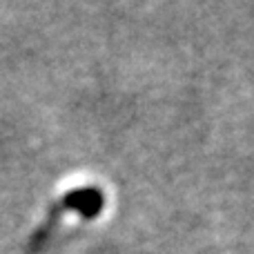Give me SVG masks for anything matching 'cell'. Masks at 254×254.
Masks as SVG:
<instances>
[{
  "label": "cell",
  "instance_id": "6da1fadb",
  "mask_svg": "<svg viewBox=\"0 0 254 254\" xmlns=\"http://www.w3.org/2000/svg\"><path fill=\"white\" fill-rule=\"evenodd\" d=\"M101 207H103V192H101V190H96V188L71 190L69 194H65V198H63L61 205H56L52 210L47 223H45L43 228L34 234V239H31V250H36L38 246H43L45 239L52 234L54 225H56L58 216H61L63 212L71 210V212H80V214H85V216H96Z\"/></svg>",
  "mask_w": 254,
  "mask_h": 254
}]
</instances>
